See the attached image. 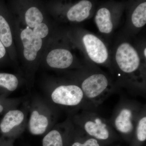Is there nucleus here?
Returning <instances> with one entry per match:
<instances>
[{"instance_id": "412c9836", "label": "nucleus", "mask_w": 146, "mask_h": 146, "mask_svg": "<svg viewBox=\"0 0 146 146\" xmlns=\"http://www.w3.org/2000/svg\"><path fill=\"white\" fill-rule=\"evenodd\" d=\"M71 146H100L98 141L94 138L88 139L83 144L78 142H74Z\"/></svg>"}, {"instance_id": "f03ea898", "label": "nucleus", "mask_w": 146, "mask_h": 146, "mask_svg": "<svg viewBox=\"0 0 146 146\" xmlns=\"http://www.w3.org/2000/svg\"><path fill=\"white\" fill-rule=\"evenodd\" d=\"M29 108L9 110L3 114L0 121V134L1 137L15 139L21 136L27 126Z\"/></svg>"}, {"instance_id": "423d86ee", "label": "nucleus", "mask_w": 146, "mask_h": 146, "mask_svg": "<svg viewBox=\"0 0 146 146\" xmlns=\"http://www.w3.org/2000/svg\"><path fill=\"white\" fill-rule=\"evenodd\" d=\"M21 38L24 47L25 58L29 61L35 60L42 47V39L35 36L33 30L28 27L21 32Z\"/></svg>"}, {"instance_id": "5701e85b", "label": "nucleus", "mask_w": 146, "mask_h": 146, "mask_svg": "<svg viewBox=\"0 0 146 146\" xmlns=\"http://www.w3.org/2000/svg\"><path fill=\"white\" fill-rule=\"evenodd\" d=\"M6 51L5 47L3 45L2 43L0 41V59L2 58L5 55Z\"/></svg>"}, {"instance_id": "2eb2a0df", "label": "nucleus", "mask_w": 146, "mask_h": 146, "mask_svg": "<svg viewBox=\"0 0 146 146\" xmlns=\"http://www.w3.org/2000/svg\"><path fill=\"white\" fill-rule=\"evenodd\" d=\"M44 19L43 14L39 9L35 7H30L25 14V20L30 28H34L42 23Z\"/></svg>"}, {"instance_id": "f257e3e1", "label": "nucleus", "mask_w": 146, "mask_h": 146, "mask_svg": "<svg viewBox=\"0 0 146 146\" xmlns=\"http://www.w3.org/2000/svg\"><path fill=\"white\" fill-rule=\"evenodd\" d=\"M29 117L27 126L29 132L34 136H42L51 129L52 113L47 100L36 99L28 107Z\"/></svg>"}, {"instance_id": "ddd939ff", "label": "nucleus", "mask_w": 146, "mask_h": 146, "mask_svg": "<svg viewBox=\"0 0 146 146\" xmlns=\"http://www.w3.org/2000/svg\"><path fill=\"white\" fill-rule=\"evenodd\" d=\"M131 112L129 110H122L116 118L115 125L118 131L124 133H129L133 129V126L131 121Z\"/></svg>"}, {"instance_id": "a211bd4d", "label": "nucleus", "mask_w": 146, "mask_h": 146, "mask_svg": "<svg viewBox=\"0 0 146 146\" xmlns=\"http://www.w3.org/2000/svg\"><path fill=\"white\" fill-rule=\"evenodd\" d=\"M21 100L0 97V115H3L7 111L16 108Z\"/></svg>"}, {"instance_id": "6ab92c4d", "label": "nucleus", "mask_w": 146, "mask_h": 146, "mask_svg": "<svg viewBox=\"0 0 146 146\" xmlns=\"http://www.w3.org/2000/svg\"><path fill=\"white\" fill-rule=\"evenodd\" d=\"M137 138L139 141H144L146 139V117L139 121L137 129Z\"/></svg>"}, {"instance_id": "6e6552de", "label": "nucleus", "mask_w": 146, "mask_h": 146, "mask_svg": "<svg viewBox=\"0 0 146 146\" xmlns=\"http://www.w3.org/2000/svg\"><path fill=\"white\" fill-rule=\"evenodd\" d=\"M74 58L70 51L64 48L52 50L47 55L46 62L51 68L64 69L70 67L72 64Z\"/></svg>"}, {"instance_id": "20e7f679", "label": "nucleus", "mask_w": 146, "mask_h": 146, "mask_svg": "<svg viewBox=\"0 0 146 146\" xmlns=\"http://www.w3.org/2000/svg\"><path fill=\"white\" fill-rule=\"evenodd\" d=\"M115 59L120 70L126 73L135 72L140 65V58L137 51L127 42L122 43L118 46Z\"/></svg>"}, {"instance_id": "f8f14e48", "label": "nucleus", "mask_w": 146, "mask_h": 146, "mask_svg": "<svg viewBox=\"0 0 146 146\" xmlns=\"http://www.w3.org/2000/svg\"><path fill=\"white\" fill-rule=\"evenodd\" d=\"M100 119L94 121H88L84 125V129L88 134L100 140H106L109 137V131Z\"/></svg>"}, {"instance_id": "4be33fe9", "label": "nucleus", "mask_w": 146, "mask_h": 146, "mask_svg": "<svg viewBox=\"0 0 146 146\" xmlns=\"http://www.w3.org/2000/svg\"><path fill=\"white\" fill-rule=\"evenodd\" d=\"M14 140L0 136V146H14Z\"/></svg>"}, {"instance_id": "f3484780", "label": "nucleus", "mask_w": 146, "mask_h": 146, "mask_svg": "<svg viewBox=\"0 0 146 146\" xmlns=\"http://www.w3.org/2000/svg\"><path fill=\"white\" fill-rule=\"evenodd\" d=\"M0 41L6 48L10 47L13 42L10 26L1 15H0Z\"/></svg>"}, {"instance_id": "9d476101", "label": "nucleus", "mask_w": 146, "mask_h": 146, "mask_svg": "<svg viewBox=\"0 0 146 146\" xmlns=\"http://www.w3.org/2000/svg\"><path fill=\"white\" fill-rule=\"evenodd\" d=\"M95 22L99 30L104 34H109L113 30L111 14L108 9L102 7L97 11Z\"/></svg>"}, {"instance_id": "0eeeda50", "label": "nucleus", "mask_w": 146, "mask_h": 146, "mask_svg": "<svg viewBox=\"0 0 146 146\" xmlns=\"http://www.w3.org/2000/svg\"><path fill=\"white\" fill-rule=\"evenodd\" d=\"M108 82L102 74L92 75L84 80L82 90L89 98H94L102 94L107 88Z\"/></svg>"}, {"instance_id": "7ed1b4c3", "label": "nucleus", "mask_w": 146, "mask_h": 146, "mask_svg": "<svg viewBox=\"0 0 146 146\" xmlns=\"http://www.w3.org/2000/svg\"><path fill=\"white\" fill-rule=\"evenodd\" d=\"M84 93L79 86L74 84L60 85L51 93L50 99L53 103L64 106H75L81 102Z\"/></svg>"}, {"instance_id": "9b49d317", "label": "nucleus", "mask_w": 146, "mask_h": 146, "mask_svg": "<svg viewBox=\"0 0 146 146\" xmlns=\"http://www.w3.org/2000/svg\"><path fill=\"white\" fill-rule=\"evenodd\" d=\"M16 76L9 73H0V97L6 98L8 94L15 91L19 85Z\"/></svg>"}, {"instance_id": "1a4fd4ad", "label": "nucleus", "mask_w": 146, "mask_h": 146, "mask_svg": "<svg viewBox=\"0 0 146 146\" xmlns=\"http://www.w3.org/2000/svg\"><path fill=\"white\" fill-rule=\"evenodd\" d=\"M92 6L93 5L90 1H80L68 10L67 13V18L71 22H82L89 17Z\"/></svg>"}, {"instance_id": "4468645a", "label": "nucleus", "mask_w": 146, "mask_h": 146, "mask_svg": "<svg viewBox=\"0 0 146 146\" xmlns=\"http://www.w3.org/2000/svg\"><path fill=\"white\" fill-rule=\"evenodd\" d=\"M42 146H64L63 136L60 131L50 129L43 136Z\"/></svg>"}, {"instance_id": "dca6fc26", "label": "nucleus", "mask_w": 146, "mask_h": 146, "mask_svg": "<svg viewBox=\"0 0 146 146\" xmlns=\"http://www.w3.org/2000/svg\"><path fill=\"white\" fill-rule=\"evenodd\" d=\"M131 22L136 28H142L146 23V2L141 3L136 7L131 15Z\"/></svg>"}, {"instance_id": "aec40b11", "label": "nucleus", "mask_w": 146, "mask_h": 146, "mask_svg": "<svg viewBox=\"0 0 146 146\" xmlns=\"http://www.w3.org/2000/svg\"><path fill=\"white\" fill-rule=\"evenodd\" d=\"M33 31L35 36L42 39L48 35L49 29L46 24L42 23L34 28Z\"/></svg>"}, {"instance_id": "39448f33", "label": "nucleus", "mask_w": 146, "mask_h": 146, "mask_svg": "<svg viewBox=\"0 0 146 146\" xmlns=\"http://www.w3.org/2000/svg\"><path fill=\"white\" fill-rule=\"evenodd\" d=\"M82 42L89 58L98 64H103L108 58V50L102 41L98 36L86 34L82 37Z\"/></svg>"}, {"instance_id": "b1692460", "label": "nucleus", "mask_w": 146, "mask_h": 146, "mask_svg": "<svg viewBox=\"0 0 146 146\" xmlns=\"http://www.w3.org/2000/svg\"><path fill=\"white\" fill-rule=\"evenodd\" d=\"M146 48H145V49H144V56H145V57H146Z\"/></svg>"}]
</instances>
